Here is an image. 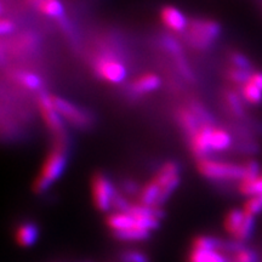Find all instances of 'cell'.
<instances>
[{"label": "cell", "mask_w": 262, "mask_h": 262, "mask_svg": "<svg viewBox=\"0 0 262 262\" xmlns=\"http://www.w3.org/2000/svg\"><path fill=\"white\" fill-rule=\"evenodd\" d=\"M241 95L244 98L245 102L250 104H261L262 103V90L255 86L253 83L248 81L241 86Z\"/></svg>", "instance_id": "21"}, {"label": "cell", "mask_w": 262, "mask_h": 262, "mask_svg": "<svg viewBox=\"0 0 262 262\" xmlns=\"http://www.w3.org/2000/svg\"><path fill=\"white\" fill-rule=\"evenodd\" d=\"M94 71L98 78L111 84H119L126 78V68L112 52H104L95 60Z\"/></svg>", "instance_id": "7"}, {"label": "cell", "mask_w": 262, "mask_h": 262, "mask_svg": "<svg viewBox=\"0 0 262 262\" xmlns=\"http://www.w3.org/2000/svg\"><path fill=\"white\" fill-rule=\"evenodd\" d=\"M38 103H39V110H40L42 119H44L47 126L50 129L52 135L55 137V140L68 141L67 131L64 129L63 118L58 114L56 108H55L54 104H52L50 95L45 93L39 94Z\"/></svg>", "instance_id": "9"}, {"label": "cell", "mask_w": 262, "mask_h": 262, "mask_svg": "<svg viewBox=\"0 0 262 262\" xmlns=\"http://www.w3.org/2000/svg\"><path fill=\"white\" fill-rule=\"evenodd\" d=\"M176 119H178L179 125L182 127L186 135L188 136V139L194 135L196 131L201 129V126H203L201 120L193 113L191 108H179L178 112H176Z\"/></svg>", "instance_id": "13"}, {"label": "cell", "mask_w": 262, "mask_h": 262, "mask_svg": "<svg viewBox=\"0 0 262 262\" xmlns=\"http://www.w3.org/2000/svg\"><path fill=\"white\" fill-rule=\"evenodd\" d=\"M231 262H258V255L253 249L242 247L229 257Z\"/></svg>", "instance_id": "23"}, {"label": "cell", "mask_w": 262, "mask_h": 262, "mask_svg": "<svg viewBox=\"0 0 262 262\" xmlns=\"http://www.w3.org/2000/svg\"><path fill=\"white\" fill-rule=\"evenodd\" d=\"M250 83H253L255 86H257L258 89L262 90V71H256L251 74L250 79H249Z\"/></svg>", "instance_id": "29"}, {"label": "cell", "mask_w": 262, "mask_h": 262, "mask_svg": "<svg viewBox=\"0 0 262 262\" xmlns=\"http://www.w3.org/2000/svg\"><path fill=\"white\" fill-rule=\"evenodd\" d=\"M123 191L124 193H126V194H136V193H140L141 189H139L137 187V185L134 181H130V180H127L123 183Z\"/></svg>", "instance_id": "27"}, {"label": "cell", "mask_w": 262, "mask_h": 262, "mask_svg": "<svg viewBox=\"0 0 262 262\" xmlns=\"http://www.w3.org/2000/svg\"><path fill=\"white\" fill-rule=\"evenodd\" d=\"M68 162V141L55 140L54 146L42 163L39 176L33 183L35 193L47 192L63 173Z\"/></svg>", "instance_id": "2"}, {"label": "cell", "mask_w": 262, "mask_h": 262, "mask_svg": "<svg viewBox=\"0 0 262 262\" xmlns=\"http://www.w3.org/2000/svg\"><path fill=\"white\" fill-rule=\"evenodd\" d=\"M198 171L205 179L211 181H239L244 179L245 169L244 164L220 162L210 158H205L198 160Z\"/></svg>", "instance_id": "3"}, {"label": "cell", "mask_w": 262, "mask_h": 262, "mask_svg": "<svg viewBox=\"0 0 262 262\" xmlns=\"http://www.w3.org/2000/svg\"><path fill=\"white\" fill-rule=\"evenodd\" d=\"M187 41L198 50H205L212 47L214 41L220 37L221 26L214 19L195 18L188 24Z\"/></svg>", "instance_id": "4"}, {"label": "cell", "mask_w": 262, "mask_h": 262, "mask_svg": "<svg viewBox=\"0 0 262 262\" xmlns=\"http://www.w3.org/2000/svg\"><path fill=\"white\" fill-rule=\"evenodd\" d=\"M188 262H231V260L222 251L193 248L188 255Z\"/></svg>", "instance_id": "17"}, {"label": "cell", "mask_w": 262, "mask_h": 262, "mask_svg": "<svg viewBox=\"0 0 262 262\" xmlns=\"http://www.w3.org/2000/svg\"><path fill=\"white\" fill-rule=\"evenodd\" d=\"M229 61H231V66L233 67L241 68L244 71L254 72V63L249 57L245 56L244 54L239 51H233L229 54Z\"/></svg>", "instance_id": "24"}, {"label": "cell", "mask_w": 262, "mask_h": 262, "mask_svg": "<svg viewBox=\"0 0 262 262\" xmlns=\"http://www.w3.org/2000/svg\"><path fill=\"white\" fill-rule=\"evenodd\" d=\"M50 98L58 114L63 118V120H67L71 125L81 130L89 129L93 125L94 118L86 110L75 106L71 101L64 100L62 97L50 96Z\"/></svg>", "instance_id": "6"}, {"label": "cell", "mask_w": 262, "mask_h": 262, "mask_svg": "<svg viewBox=\"0 0 262 262\" xmlns=\"http://www.w3.org/2000/svg\"><path fill=\"white\" fill-rule=\"evenodd\" d=\"M120 262H150L146 254L139 250H125L120 254Z\"/></svg>", "instance_id": "26"}, {"label": "cell", "mask_w": 262, "mask_h": 262, "mask_svg": "<svg viewBox=\"0 0 262 262\" xmlns=\"http://www.w3.org/2000/svg\"><path fill=\"white\" fill-rule=\"evenodd\" d=\"M253 73L254 72L244 71V70H241V68H237V67H233V66H231V67L227 70V72H226V77H227V79L229 81H232L233 84L241 85L242 86V85L248 83Z\"/></svg>", "instance_id": "22"}, {"label": "cell", "mask_w": 262, "mask_h": 262, "mask_svg": "<svg viewBox=\"0 0 262 262\" xmlns=\"http://www.w3.org/2000/svg\"><path fill=\"white\" fill-rule=\"evenodd\" d=\"M261 10H262V5H261Z\"/></svg>", "instance_id": "30"}, {"label": "cell", "mask_w": 262, "mask_h": 262, "mask_svg": "<svg viewBox=\"0 0 262 262\" xmlns=\"http://www.w3.org/2000/svg\"><path fill=\"white\" fill-rule=\"evenodd\" d=\"M160 84H162V80L157 74L143 73L139 75L136 79H134L133 83L130 84V90L135 95H145L159 89Z\"/></svg>", "instance_id": "12"}, {"label": "cell", "mask_w": 262, "mask_h": 262, "mask_svg": "<svg viewBox=\"0 0 262 262\" xmlns=\"http://www.w3.org/2000/svg\"><path fill=\"white\" fill-rule=\"evenodd\" d=\"M226 106L229 110V112L235 118H245L247 117V112H245L244 106V98L242 97L241 94L232 89H226L224 93Z\"/></svg>", "instance_id": "16"}, {"label": "cell", "mask_w": 262, "mask_h": 262, "mask_svg": "<svg viewBox=\"0 0 262 262\" xmlns=\"http://www.w3.org/2000/svg\"><path fill=\"white\" fill-rule=\"evenodd\" d=\"M212 125H203L192 137H189V147H191L192 153L199 160L209 158L211 155L210 146V134L212 130Z\"/></svg>", "instance_id": "10"}, {"label": "cell", "mask_w": 262, "mask_h": 262, "mask_svg": "<svg viewBox=\"0 0 262 262\" xmlns=\"http://www.w3.org/2000/svg\"><path fill=\"white\" fill-rule=\"evenodd\" d=\"M28 4L48 17L63 18L64 9L60 0H27Z\"/></svg>", "instance_id": "14"}, {"label": "cell", "mask_w": 262, "mask_h": 262, "mask_svg": "<svg viewBox=\"0 0 262 262\" xmlns=\"http://www.w3.org/2000/svg\"><path fill=\"white\" fill-rule=\"evenodd\" d=\"M232 142L233 140L229 133L220 127H212L210 134V146L212 152H224L232 146Z\"/></svg>", "instance_id": "18"}, {"label": "cell", "mask_w": 262, "mask_h": 262, "mask_svg": "<svg viewBox=\"0 0 262 262\" xmlns=\"http://www.w3.org/2000/svg\"><path fill=\"white\" fill-rule=\"evenodd\" d=\"M181 182V168L176 162H166L157 170L156 175L141 188L140 204L160 208Z\"/></svg>", "instance_id": "1"}, {"label": "cell", "mask_w": 262, "mask_h": 262, "mask_svg": "<svg viewBox=\"0 0 262 262\" xmlns=\"http://www.w3.org/2000/svg\"><path fill=\"white\" fill-rule=\"evenodd\" d=\"M160 19H162L163 25L170 31L173 32H183L188 27L189 22L186 18V16L180 11L179 9L173 8V6H164L160 10Z\"/></svg>", "instance_id": "11"}, {"label": "cell", "mask_w": 262, "mask_h": 262, "mask_svg": "<svg viewBox=\"0 0 262 262\" xmlns=\"http://www.w3.org/2000/svg\"><path fill=\"white\" fill-rule=\"evenodd\" d=\"M0 28H2V34L6 35V34H10L11 32H14L15 25L12 24L11 21H9V19L3 18L2 19V25H0Z\"/></svg>", "instance_id": "28"}, {"label": "cell", "mask_w": 262, "mask_h": 262, "mask_svg": "<svg viewBox=\"0 0 262 262\" xmlns=\"http://www.w3.org/2000/svg\"><path fill=\"white\" fill-rule=\"evenodd\" d=\"M12 79L21 85V86L27 88V89L31 90H39L42 85L40 77L27 71H15L12 73Z\"/></svg>", "instance_id": "19"}, {"label": "cell", "mask_w": 262, "mask_h": 262, "mask_svg": "<svg viewBox=\"0 0 262 262\" xmlns=\"http://www.w3.org/2000/svg\"><path fill=\"white\" fill-rule=\"evenodd\" d=\"M16 242L24 248L32 247L39 238V227L34 222H24L16 229Z\"/></svg>", "instance_id": "15"}, {"label": "cell", "mask_w": 262, "mask_h": 262, "mask_svg": "<svg viewBox=\"0 0 262 262\" xmlns=\"http://www.w3.org/2000/svg\"><path fill=\"white\" fill-rule=\"evenodd\" d=\"M244 210L247 211L248 214L255 216V217H256L257 215L262 214V196H249V199L244 204Z\"/></svg>", "instance_id": "25"}, {"label": "cell", "mask_w": 262, "mask_h": 262, "mask_svg": "<svg viewBox=\"0 0 262 262\" xmlns=\"http://www.w3.org/2000/svg\"><path fill=\"white\" fill-rule=\"evenodd\" d=\"M224 227L233 241L247 243L253 238L255 231V216L248 214L244 209H233L226 215Z\"/></svg>", "instance_id": "5"}, {"label": "cell", "mask_w": 262, "mask_h": 262, "mask_svg": "<svg viewBox=\"0 0 262 262\" xmlns=\"http://www.w3.org/2000/svg\"><path fill=\"white\" fill-rule=\"evenodd\" d=\"M150 234H152V232L141 228H134L129 229V231L113 233V235L118 239V241L122 242H143L146 241V239H148L150 237Z\"/></svg>", "instance_id": "20"}, {"label": "cell", "mask_w": 262, "mask_h": 262, "mask_svg": "<svg viewBox=\"0 0 262 262\" xmlns=\"http://www.w3.org/2000/svg\"><path fill=\"white\" fill-rule=\"evenodd\" d=\"M117 193L112 181L106 175L101 172L94 175L91 180V194L97 210L102 212L110 211L113 208V201Z\"/></svg>", "instance_id": "8"}]
</instances>
